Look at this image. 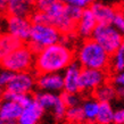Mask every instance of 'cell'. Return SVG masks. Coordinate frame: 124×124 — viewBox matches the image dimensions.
I'll return each mask as SVG.
<instances>
[{
	"instance_id": "6",
	"label": "cell",
	"mask_w": 124,
	"mask_h": 124,
	"mask_svg": "<svg viewBox=\"0 0 124 124\" xmlns=\"http://www.w3.org/2000/svg\"><path fill=\"white\" fill-rule=\"evenodd\" d=\"M91 38L112 55L122 47L124 34L115 29L112 24H98Z\"/></svg>"
},
{
	"instance_id": "2",
	"label": "cell",
	"mask_w": 124,
	"mask_h": 124,
	"mask_svg": "<svg viewBox=\"0 0 124 124\" xmlns=\"http://www.w3.org/2000/svg\"><path fill=\"white\" fill-rule=\"evenodd\" d=\"M42 11L45 13L46 22L48 24L57 27L63 34H70L75 33L76 22L79 21L83 9L57 0L55 4Z\"/></svg>"
},
{
	"instance_id": "25",
	"label": "cell",
	"mask_w": 124,
	"mask_h": 124,
	"mask_svg": "<svg viewBox=\"0 0 124 124\" xmlns=\"http://www.w3.org/2000/svg\"><path fill=\"white\" fill-rule=\"evenodd\" d=\"M110 24L124 34V10L122 8H117L116 9V13H115L114 18Z\"/></svg>"
},
{
	"instance_id": "27",
	"label": "cell",
	"mask_w": 124,
	"mask_h": 124,
	"mask_svg": "<svg viewBox=\"0 0 124 124\" xmlns=\"http://www.w3.org/2000/svg\"><path fill=\"white\" fill-rule=\"evenodd\" d=\"M13 76H14V72L1 67L0 68V85L6 88L8 83L10 82V80L13 79Z\"/></svg>"
},
{
	"instance_id": "9",
	"label": "cell",
	"mask_w": 124,
	"mask_h": 124,
	"mask_svg": "<svg viewBox=\"0 0 124 124\" xmlns=\"http://www.w3.org/2000/svg\"><path fill=\"white\" fill-rule=\"evenodd\" d=\"M6 31L22 42L29 41L32 29V21L25 16L8 15L6 18Z\"/></svg>"
},
{
	"instance_id": "12",
	"label": "cell",
	"mask_w": 124,
	"mask_h": 124,
	"mask_svg": "<svg viewBox=\"0 0 124 124\" xmlns=\"http://www.w3.org/2000/svg\"><path fill=\"white\" fill-rule=\"evenodd\" d=\"M98 25V21L90 8H84L79 21L76 22L75 33L83 39H88L92 37L94 29Z\"/></svg>"
},
{
	"instance_id": "10",
	"label": "cell",
	"mask_w": 124,
	"mask_h": 124,
	"mask_svg": "<svg viewBox=\"0 0 124 124\" xmlns=\"http://www.w3.org/2000/svg\"><path fill=\"white\" fill-rule=\"evenodd\" d=\"M37 86V78L29 72L14 73L13 79L7 84L6 90L18 92V93H31Z\"/></svg>"
},
{
	"instance_id": "39",
	"label": "cell",
	"mask_w": 124,
	"mask_h": 124,
	"mask_svg": "<svg viewBox=\"0 0 124 124\" xmlns=\"http://www.w3.org/2000/svg\"><path fill=\"white\" fill-rule=\"evenodd\" d=\"M0 106H1V99H0Z\"/></svg>"
},
{
	"instance_id": "33",
	"label": "cell",
	"mask_w": 124,
	"mask_h": 124,
	"mask_svg": "<svg viewBox=\"0 0 124 124\" xmlns=\"http://www.w3.org/2000/svg\"><path fill=\"white\" fill-rule=\"evenodd\" d=\"M4 93H5V88L2 85H0V99H2Z\"/></svg>"
},
{
	"instance_id": "30",
	"label": "cell",
	"mask_w": 124,
	"mask_h": 124,
	"mask_svg": "<svg viewBox=\"0 0 124 124\" xmlns=\"http://www.w3.org/2000/svg\"><path fill=\"white\" fill-rule=\"evenodd\" d=\"M114 124H124V107L118 108L114 112Z\"/></svg>"
},
{
	"instance_id": "38",
	"label": "cell",
	"mask_w": 124,
	"mask_h": 124,
	"mask_svg": "<svg viewBox=\"0 0 124 124\" xmlns=\"http://www.w3.org/2000/svg\"><path fill=\"white\" fill-rule=\"evenodd\" d=\"M0 17H1V9H0Z\"/></svg>"
},
{
	"instance_id": "18",
	"label": "cell",
	"mask_w": 124,
	"mask_h": 124,
	"mask_svg": "<svg viewBox=\"0 0 124 124\" xmlns=\"http://www.w3.org/2000/svg\"><path fill=\"white\" fill-rule=\"evenodd\" d=\"M99 106H100V101L98 99H96L94 97L86 98L81 102L83 118H84L85 123L94 124L98 115V110H99Z\"/></svg>"
},
{
	"instance_id": "1",
	"label": "cell",
	"mask_w": 124,
	"mask_h": 124,
	"mask_svg": "<svg viewBox=\"0 0 124 124\" xmlns=\"http://www.w3.org/2000/svg\"><path fill=\"white\" fill-rule=\"evenodd\" d=\"M75 53L64 42H57L35 55L34 70L39 73H60L74 62Z\"/></svg>"
},
{
	"instance_id": "19",
	"label": "cell",
	"mask_w": 124,
	"mask_h": 124,
	"mask_svg": "<svg viewBox=\"0 0 124 124\" xmlns=\"http://www.w3.org/2000/svg\"><path fill=\"white\" fill-rule=\"evenodd\" d=\"M118 96L116 88L110 81L102 83L100 86L93 91V97L100 102H112Z\"/></svg>"
},
{
	"instance_id": "4",
	"label": "cell",
	"mask_w": 124,
	"mask_h": 124,
	"mask_svg": "<svg viewBox=\"0 0 124 124\" xmlns=\"http://www.w3.org/2000/svg\"><path fill=\"white\" fill-rule=\"evenodd\" d=\"M62 39H63V33L51 24L32 23V29L29 38V47L37 55L46 47L60 42Z\"/></svg>"
},
{
	"instance_id": "7",
	"label": "cell",
	"mask_w": 124,
	"mask_h": 124,
	"mask_svg": "<svg viewBox=\"0 0 124 124\" xmlns=\"http://www.w3.org/2000/svg\"><path fill=\"white\" fill-rule=\"evenodd\" d=\"M39 105L45 110L51 112L55 118L62 120L65 117L66 114V105L64 104L62 96L57 94L56 92H49V91H40L34 96Z\"/></svg>"
},
{
	"instance_id": "28",
	"label": "cell",
	"mask_w": 124,
	"mask_h": 124,
	"mask_svg": "<svg viewBox=\"0 0 124 124\" xmlns=\"http://www.w3.org/2000/svg\"><path fill=\"white\" fill-rule=\"evenodd\" d=\"M63 2L70 6H74V7H79L81 9L84 8H89L91 4L93 2V0H62Z\"/></svg>"
},
{
	"instance_id": "36",
	"label": "cell",
	"mask_w": 124,
	"mask_h": 124,
	"mask_svg": "<svg viewBox=\"0 0 124 124\" xmlns=\"http://www.w3.org/2000/svg\"><path fill=\"white\" fill-rule=\"evenodd\" d=\"M122 9L124 10V0H123V4H122Z\"/></svg>"
},
{
	"instance_id": "32",
	"label": "cell",
	"mask_w": 124,
	"mask_h": 124,
	"mask_svg": "<svg viewBox=\"0 0 124 124\" xmlns=\"http://www.w3.org/2000/svg\"><path fill=\"white\" fill-rule=\"evenodd\" d=\"M7 2H8V0H0V9H1V10H5V9H6Z\"/></svg>"
},
{
	"instance_id": "14",
	"label": "cell",
	"mask_w": 124,
	"mask_h": 124,
	"mask_svg": "<svg viewBox=\"0 0 124 124\" xmlns=\"http://www.w3.org/2000/svg\"><path fill=\"white\" fill-rule=\"evenodd\" d=\"M45 109L39 105L35 97L26 106L23 107L21 116L17 120V124H38L43 115Z\"/></svg>"
},
{
	"instance_id": "5",
	"label": "cell",
	"mask_w": 124,
	"mask_h": 124,
	"mask_svg": "<svg viewBox=\"0 0 124 124\" xmlns=\"http://www.w3.org/2000/svg\"><path fill=\"white\" fill-rule=\"evenodd\" d=\"M35 63V54L29 46L22 45L11 51L1 63L0 66L7 68L14 73L19 72H29L34 67Z\"/></svg>"
},
{
	"instance_id": "8",
	"label": "cell",
	"mask_w": 124,
	"mask_h": 124,
	"mask_svg": "<svg viewBox=\"0 0 124 124\" xmlns=\"http://www.w3.org/2000/svg\"><path fill=\"white\" fill-rule=\"evenodd\" d=\"M108 81L106 70L98 68H83L80 78V92H92L102 83Z\"/></svg>"
},
{
	"instance_id": "26",
	"label": "cell",
	"mask_w": 124,
	"mask_h": 124,
	"mask_svg": "<svg viewBox=\"0 0 124 124\" xmlns=\"http://www.w3.org/2000/svg\"><path fill=\"white\" fill-rule=\"evenodd\" d=\"M110 82L113 83L114 86L116 88L117 93L124 91V71L114 73L112 78H110Z\"/></svg>"
},
{
	"instance_id": "11",
	"label": "cell",
	"mask_w": 124,
	"mask_h": 124,
	"mask_svg": "<svg viewBox=\"0 0 124 124\" xmlns=\"http://www.w3.org/2000/svg\"><path fill=\"white\" fill-rule=\"evenodd\" d=\"M37 86L40 91L60 92L64 91V79L60 73H39L37 76Z\"/></svg>"
},
{
	"instance_id": "17",
	"label": "cell",
	"mask_w": 124,
	"mask_h": 124,
	"mask_svg": "<svg viewBox=\"0 0 124 124\" xmlns=\"http://www.w3.org/2000/svg\"><path fill=\"white\" fill-rule=\"evenodd\" d=\"M23 42L17 38L13 37L8 32L6 33H0V63L6 58V57L14 51L16 48L22 46Z\"/></svg>"
},
{
	"instance_id": "16",
	"label": "cell",
	"mask_w": 124,
	"mask_h": 124,
	"mask_svg": "<svg viewBox=\"0 0 124 124\" xmlns=\"http://www.w3.org/2000/svg\"><path fill=\"white\" fill-rule=\"evenodd\" d=\"M89 8L93 13V15L96 16L98 24H110L117 9L113 6L102 4V2H97V1L92 2Z\"/></svg>"
},
{
	"instance_id": "23",
	"label": "cell",
	"mask_w": 124,
	"mask_h": 124,
	"mask_svg": "<svg viewBox=\"0 0 124 124\" xmlns=\"http://www.w3.org/2000/svg\"><path fill=\"white\" fill-rule=\"evenodd\" d=\"M65 118H66L70 123H81V122H84L81 105L68 107V108L66 109Z\"/></svg>"
},
{
	"instance_id": "24",
	"label": "cell",
	"mask_w": 124,
	"mask_h": 124,
	"mask_svg": "<svg viewBox=\"0 0 124 124\" xmlns=\"http://www.w3.org/2000/svg\"><path fill=\"white\" fill-rule=\"evenodd\" d=\"M62 99L66 107H73V106L81 105V98L79 96V92H67V91H63V93L60 94Z\"/></svg>"
},
{
	"instance_id": "35",
	"label": "cell",
	"mask_w": 124,
	"mask_h": 124,
	"mask_svg": "<svg viewBox=\"0 0 124 124\" xmlns=\"http://www.w3.org/2000/svg\"><path fill=\"white\" fill-rule=\"evenodd\" d=\"M71 124H89V123H85V122H81V123H71Z\"/></svg>"
},
{
	"instance_id": "15",
	"label": "cell",
	"mask_w": 124,
	"mask_h": 124,
	"mask_svg": "<svg viewBox=\"0 0 124 124\" xmlns=\"http://www.w3.org/2000/svg\"><path fill=\"white\" fill-rule=\"evenodd\" d=\"M33 7H35V0H8L5 10L8 15L27 17L32 14Z\"/></svg>"
},
{
	"instance_id": "13",
	"label": "cell",
	"mask_w": 124,
	"mask_h": 124,
	"mask_svg": "<svg viewBox=\"0 0 124 124\" xmlns=\"http://www.w3.org/2000/svg\"><path fill=\"white\" fill-rule=\"evenodd\" d=\"M82 66L78 62H73L64 70V91L67 92H80V78Z\"/></svg>"
},
{
	"instance_id": "22",
	"label": "cell",
	"mask_w": 124,
	"mask_h": 124,
	"mask_svg": "<svg viewBox=\"0 0 124 124\" xmlns=\"http://www.w3.org/2000/svg\"><path fill=\"white\" fill-rule=\"evenodd\" d=\"M109 70L113 73L124 71V49L122 47L110 55Z\"/></svg>"
},
{
	"instance_id": "29",
	"label": "cell",
	"mask_w": 124,
	"mask_h": 124,
	"mask_svg": "<svg viewBox=\"0 0 124 124\" xmlns=\"http://www.w3.org/2000/svg\"><path fill=\"white\" fill-rule=\"evenodd\" d=\"M57 0H35V8L37 10H46Z\"/></svg>"
},
{
	"instance_id": "3",
	"label": "cell",
	"mask_w": 124,
	"mask_h": 124,
	"mask_svg": "<svg viewBox=\"0 0 124 124\" xmlns=\"http://www.w3.org/2000/svg\"><path fill=\"white\" fill-rule=\"evenodd\" d=\"M76 62L83 68H109L110 54L92 38L84 39L75 53Z\"/></svg>"
},
{
	"instance_id": "37",
	"label": "cell",
	"mask_w": 124,
	"mask_h": 124,
	"mask_svg": "<svg viewBox=\"0 0 124 124\" xmlns=\"http://www.w3.org/2000/svg\"><path fill=\"white\" fill-rule=\"evenodd\" d=\"M122 48L124 49V40H123V45H122Z\"/></svg>"
},
{
	"instance_id": "21",
	"label": "cell",
	"mask_w": 124,
	"mask_h": 124,
	"mask_svg": "<svg viewBox=\"0 0 124 124\" xmlns=\"http://www.w3.org/2000/svg\"><path fill=\"white\" fill-rule=\"evenodd\" d=\"M114 108L110 102H100L94 124H112L114 120Z\"/></svg>"
},
{
	"instance_id": "31",
	"label": "cell",
	"mask_w": 124,
	"mask_h": 124,
	"mask_svg": "<svg viewBox=\"0 0 124 124\" xmlns=\"http://www.w3.org/2000/svg\"><path fill=\"white\" fill-rule=\"evenodd\" d=\"M0 124H17V121L8 120V118H4V117H0Z\"/></svg>"
},
{
	"instance_id": "20",
	"label": "cell",
	"mask_w": 124,
	"mask_h": 124,
	"mask_svg": "<svg viewBox=\"0 0 124 124\" xmlns=\"http://www.w3.org/2000/svg\"><path fill=\"white\" fill-rule=\"evenodd\" d=\"M23 106L14 100H4L0 106V117L17 121L21 116Z\"/></svg>"
},
{
	"instance_id": "34",
	"label": "cell",
	"mask_w": 124,
	"mask_h": 124,
	"mask_svg": "<svg viewBox=\"0 0 124 124\" xmlns=\"http://www.w3.org/2000/svg\"><path fill=\"white\" fill-rule=\"evenodd\" d=\"M118 96H121V97H123V98H124V91H122V92H120V93H118Z\"/></svg>"
}]
</instances>
